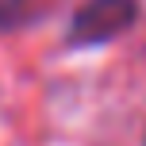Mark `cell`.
Wrapping results in <instances>:
<instances>
[{
  "mask_svg": "<svg viewBox=\"0 0 146 146\" xmlns=\"http://www.w3.org/2000/svg\"><path fill=\"white\" fill-rule=\"evenodd\" d=\"M139 15L135 0H85L69 23V42L73 46H100L123 35Z\"/></svg>",
  "mask_w": 146,
  "mask_h": 146,
  "instance_id": "6da1fadb",
  "label": "cell"
},
{
  "mask_svg": "<svg viewBox=\"0 0 146 146\" xmlns=\"http://www.w3.org/2000/svg\"><path fill=\"white\" fill-rule=\"evenodd\" d=\"M23 4H27V0H0V27H8V23L19 15Z\"/></svg>",
  "mask_w": 146,
  "mask_h": 146,
  "instance_id": "7a4b0ae2",
  "label": "cell"
}]
</instances>
